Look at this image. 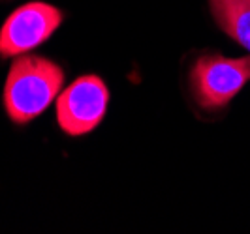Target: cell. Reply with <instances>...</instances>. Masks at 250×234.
Listing matches in <instances>:
<instances>
[{"mask_svg":"<svg viewBox=\"0 0 250 234\" xmlns=\"http://www.w3.org/2000/svg\"><path fill=\"white\" fill-rule=\"evenodd\" d=\"M250 81V56L201 54L190 70L194 99L205 111H220Z\"/></svg>","mask_w":250,"mask_h":234,"instance_id":"cell-2","label":"cell"},{"mask_svg":"<svg viewBox=\"0 0 250 234\" xmlns=\"http://www.w3.org/2000/svg\"><path fill=\"white\" fill-rule=\"evenodd\" d=\"M109 90L96 75L74 81L57 99V120L68 135H85L104 120Z\"/></svg>","mask_w":250,"mask_h":234,"instance_id":"cell-3","label":"cell"},{"mask_svg":"<svg viewBox=\"0 0 250 234\" xmlns=\"http://www.w3.org/2000/svg\"><path fill=\"white\" fill-rule=\"evenodd\" d=\"M64 72L59 64L42 56H21L13 62L4 87L6 112L15 124L40 116L59 96Z\"/></svg>","mask_w":250,"mask_h":234,"instance_id":"cell-1","label":"cell"},{"mask_svg":"<svg viewBox=\"0 0 250 234\" xmlns=\"http://www.w3.org/2000/svg\"><path fill=\"white\" fill-rule=\"evenodd\" d=\"M62 23V12L45 2H28L17 8L0 28V56H17L36 49Z\"/></svg>","mask_w":250,"mask_h":234,"instance_id":"cell-4","label":"cell"},{"mask_svg":"<svg viewBox=\"0 0 250 234\" xmlns=\"http://www.w3.org/2000/svg\"><path fill=\"white\" fill-rule=\"evenodd\" d=\"M218 26L250 51V0H209Z\"/></svg>","mask_w":250,"mask_h":234,"instance_id":"cell-5","label":"cell"}]
</instances>
